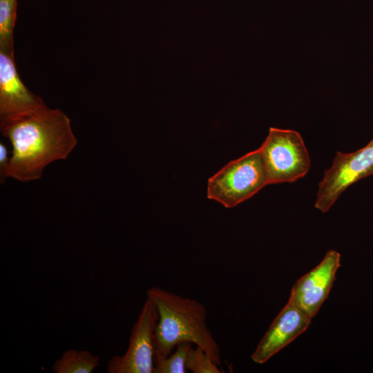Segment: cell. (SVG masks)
<instances>
[{
    "label": "cell",
    "mask_w": 373,
    "mask_h": 373,
    "mask_svg": "<svg viewBox=\"0 0 373 373\" xmlns=\"http://www.w3.org/2000/svg\"><path fill=\"white\" fill-rule=\"evenodd\" d=\"M258 150L268 184L294 182L309 170L308 151L296 131L270 128Z\"/></svg>",
    "instance_id": "4"
},
{
    "label": "cell",
    "mask_w": 373,
    "mask_h": 373,
    "mask_svg": "<svg viewBox=\"0 0 373 373\" xmlns=\"http://www.w3.org/2000/svg\"><path fill=\"white\" fill-rule=\"evenodd\" d=\"M99 357L85 350L68 349L52 366L55 373H92L99 366Z\"/></svg>",
    "instance_id": "10"
},
{
    "label": "cell",
    "mask_w": 373,
    "mask_h": 373,
    "mask_svg": "<svg viewBox=\"0 0 373 373\" xmlns=\"http://www.w3.org/2000/svg\"><path fill=\"white\" fill-rule=\"evenodd\" d=\"M340 265V254L335 250L327 251L316 267L296 282L288 302L314 318L327 298Z\"/></svg>",
    "instance_id": "7"
},
{
    "label": "cell",
    "mask_w": 373,
    "mask_h": 373,
    "mask_svg": "<svg viewBox=\"0 0 373 373\" xmlns=\"http://www.w3.org/2000/svg\"><path fill=\"white\" fill-rule=\"evenodd\" d=\"M312 319L300 308L288 302L258 343L251 354L252 361L258 364L267 362L306 331Z\"/></svg>",
    "instance_id": "9"
},
{
    "label": "cell",
    "mask_w": 373,
    "mask_h": 373,
    "mask_svg": "<svg viewBox=\"0 0 373 373\" xmlns=\"http://www.w3.org/2000/svg\"><path fill=\"white\" fill-rule=\"evenodd\" d=\"M146 297L155 305L159 319L154 333L155 353L166 357L184 342L202 348L219 366L221 350L207 325V310L199 301L152 287Z\"/></svg>",
    "instance_id": "2"
},
{
    "label": "cell",
    "mask_w": 373,
    "mask_h": 373,
    "mask_svg": "<svg viewBox=\"0 0 373 373\" xmlns=\"http://www.w3.org/2000/svg\"><path fill=\"white\" fill-rule=\"evenodd\" d=\"M12 145L9 163L1 178L26 182L39 179L50 163L65 160L77 145L70 120L61 110L47 106L0 123Z\"/></svg>",
    "instance_id": "1"
},
{
    "label": "cell",
    "mask_w": 373,
    "mask_h": 373,
    "mask_svg": "<svg viewBox=\"0 0 373 373\" xmlns=\"http://www.w3.org/2000/svg\"><path fill=\"white\" fill-rule=\"evenodd\" d=\"M373 175V138L363 148L352 152H336L331 166L318 184L314 206L326 213L350 185Z\"/></svg>",
    "instance_id": "5"
},
{
    "label": "cell",
    "mask_w": 373,
    "mask_h": 373,
    "mask_svg": "<svg viewBox=\"0 0 373 373\" xmlns=\"http://www.w3.org/2000/svg\"><path fill=\"white\" fill-rule=\"evenodd\" d=\"M192 343L184 342L178 344L173 354L164 357L155 353L153 373H185L186 358Z\"/></svg>",
    "instance_id": "12"
},
{
    "label": "cell",
    "mask_w": 373,
    "mask_h": 373,
    "mask_svg": "<svg viewBox=\"0 0 373 373\" xmlns=\"http://www.w3.org/2000/svg\"><path fill=\"white\" fill-rule=\"evenodd\" d=\"M186 367L193 373H220L216 364L200 347L190 346L186 358Z\"/></svg>",
    "instance_id": "13"
},
{
    "label": "cell",
    "mask_w": 373,
    "mask_h": 373,
    "mask_svg": "<svg viewBox=\"0 0 373 373\" xmlns=\"http://www.w3.org/2000/svg\"><path fill=\"white\" fill-rule=\"evenodd\" d=\"M10 155L9 156L8 149L7 146L3 143H0V175L3 176L5 170L9 163Z\"/></svg>",
    "instance_id": "14"
},
{
    "label": "cell",
    "mask_w": 373,
    "mask_h": 373,
    "mask_svg": "<svg viewBox=\"0 0 373 373\" xmlns=\"http://www.w3.org/2000/svg\"><path fill=\"white\" fill-rule=\"evenodd\" d=\"M46 106L43 99L22 82L14 55L0 51V123L12 120Z\"/></svg>",
    "instance_id": "8"
},
{
    "label": "cell",
    "mask_w": 373,
    "mask_h": 373,
    "mask_svg": "<svg viewBox=\"0 0 373 373\" xmlns=\"http://www.w3.org/2000/svg\"><path fill=\"white\" fill-rule=\"evenodd\" d=\"M158 319L155 305L146 297L131 329L127 350L108 361V373H153L154 333Z\"/></svg>",
    "instance_id": "6"
},
{
    "label": "cell",
    "mask_w": 373,
    "mask_h": 373,
    "mask_svg": "<svg viewBox=\"0 0 373 373\" xmlns=\"http://www.w3.org/2000/svg\"><path fill=\"white\" fill-rule=\"evenodd\" d=\"M268 185L258 149L232 160L207 182V196L226 208H233Z\"/></svg>",
    "instance_id": "3"
},
{
    "label": "cell",
    "mask_w": 373,
    "mask_h": 373,
    "mask_svg": "<svg viewBox=\"0 0 373 373\" xmlns=\"http://www.w3.org/2000/svg\"><path fill=\"white\" fill-rule=\"evenodd\" d=\"M17 0H0V51L14 55Z\"/></svg>",
    "instance_id": "11"
}]
</instances>
